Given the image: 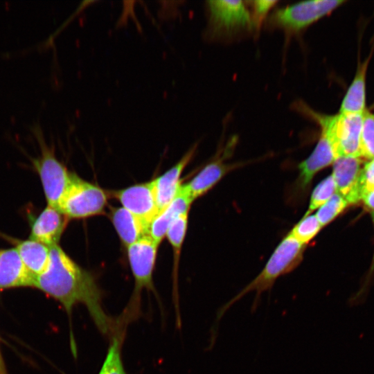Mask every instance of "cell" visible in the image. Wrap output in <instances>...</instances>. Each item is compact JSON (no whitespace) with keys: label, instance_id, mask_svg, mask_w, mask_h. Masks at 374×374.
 <instances>
[{"label":"cell","instance_id":"1","mask_svg":"<svg viewBox=\"0 0 374 374\" xmlns=\"http://www.w3.org/2000/svg\"><path fill=\"white\" fill-rule=\"evenodd\" d=\"M47 267L35 278L34 287L58 301L71 317L73 307L82 303L98 330L113 331V322L104 311L102 293L94 276L75 262L59 246L49 247Z\"/></svg>","mask_w":374,"mask_h":374},{"label":"cell","instance_id":"2","mask_svg":"<svg viewBox=\"0 0 374 374\" xmlns=\"http://www.w3.org/2000/svg\"><path fill=\"white\" fill-rule=\"evenodd\" d=\"M305 249V245L299 242L288 233L276 247L258 275L218 310L216 321L219 322L235 303L252 292L256 294L252 310H256L261 294L270 290L280 276L291 272L300 264Z\"/></svg>","mask_w":374,"mask_h":374},{"label":"cell","instance_id":"3","mask_svg":"<svg viewBox=\"0 0 374 374\" xmlns=\"http://www.w3.org/2000/svg\"><path fill=\"white\" fill-rule=\"evenodd\" d=\"M32 130L41 149L40 155L33 159V163L40 177L48 206L57 208L70 184L71 173L46 145L40 125L35 124Z\"/></svg>","mask_w":374,"mask_h":374},{"label":"cell","instance_id":"4","mask_svg":"<svg viewBox=\"0 0 374 374\" xmlns=\"http://www.w3.org/2000/svg\"><path fill=\"white\" fill-rule=\"evenodd\" d=\"M305 111L319 124L321 130L330 135L334 143L337 157H360L363 114L339 113L335 115H325L309 109Z\"/></svg>","mask_w":374,"mask_h":374},{"label":"cell","instance_id":"5","mask_svg":"<svg viewBox=\"0 0 374 374\" xmlns=\"http://www.w3.org/2000/svg\"><path fill=\"white\" fill-rule=\"evenodd\" d=\"M107 195L100 187L71 173L70 184L57 209L68 219L102 215L107 204Z\"/></svg>","mask_w":374,"mask_h":374},{"label":"cell","instance_id":"6","mask_svg":"<svg viewBox=\"0 0 374 374\" xmlns=\"http://www.w3.org/2000/svg\"><path fill=\"white\" fill-rule=\"evenodd\" d=\"M342 0H313L278 9L271 16V23L289 32H298L331 13L343 4Z\"/></svg>","mask_w":374,"mask_h":374},{"label":"cell","instance_id":"7","mask_svg":"<svg viewBox=\"0 0 374 374\" xmlns=\"http://www.w3.org/2000/svg\"><path fill=\"white\" fill-rule=\"evenodd\" d=\"M159 244L145 235L127 247V258L134 279L133 303L138 302L141 290L154 292L153 272Z\"/></svg>","mask_w":374,"mask_h":374},{"label":"cell","instance_id":"8","mask_svg":"<svg viewBox=\"0 0 374 374\" xmlns=\"http://www.w3.org/2000/svg\"><path fill=\"white\" fill-rule=\"evenodd\" d=\"M210 26L214 33L231 32L251 27V15L242 1H208Z\"/></svg>","mask_w":374,"mask_h":374},{"label":"cell","instance_id":"9","mask_svg":"<svg viewBox=\"0 0 374 374\" xmlns=\"http://www.w3.org/2000/svg\"><path fill=\"white\" fill-rule=\"evenodd\" d=\"M112 195L122 207L141 220L148 229L159 213L152 181L112 191Z\"/></svg>","mask_w":374,"mask_h":374},{"label":"cell","instance_id":"10","mask_svg":"<svg viewBox=\"0 0 374 374\" xmlns=\"http://www.w3.org/2000/svg\"><path fill=\"white\" fill-rule=\"evenodd\" d=\"M360 157L340 156L332 165V176L337 192L343 196L348 204H355L362 199L361 177L362 169Z\"/></svg>","mask_w":374,"mask_h":374},{"label":"cell","instance_id":"11","mask_svg":"<svg viewBox=\"0 0 374 374\" xmlns=\"http://www.w3.org/2000/svg\"><path fill=\"white\" fill-rule=\"evenodd\" d=\"M235 144L234 139L228 143L220 156L206 164L188 183L182 184V188L194 201L211 190L227 172L236 166L224 163Z\"/></svg>","mask_w":374,"mask_h":374},{"label":"cell","instance_id":"12","mask_svg":"<svg viewBox=\"0 0 374 374\" xmlns=\"http://www.w3.org/2000/svg\"><path fill=\"white\" fill-rule=\"evenodd\" d=\"M336 152L332 139L321 130L319 141L312 153L298 166L299 174L296 186L300 191H305L315 175L321 170L333 163Z\"/></svg>","mask_w":374,"mask_h":374},{"label":"cell","instance_id":"13","mask_svg":"<svg viewBox=\"0 0 374 374\" xmlns=\"http://www.w3.org/2000/svg\"><path fill=\"white\" fill-rule=\"evenodd\" d=\"M197 149L194 145L181 159L163 174L152 180L159 212L175 197L181 185V174L193 157Z\"/></svg>","mask_w":374,"mask_h":374},{"label":"cell","instance_id":"14","mask_svg":"<svg viewBox=\"0 0 374 374\" xmlns=\"http://www.w3.org/2000/svg\"><path fill=\"white\" fill-rule=\"evenodd\" d=\"M67 220L57 208L47 206L34 220L30 239L48 247L58 244Z\"/></svg>","mask_w":374,"mask_h":374},{"label":"cell","instance_id":"15","mask_svg":"<svg viewBox=\"0 0 374 374\" xmlns=\"http://www.w3.org/2000/svg\"><path fill=\"white\" fill-rule=\"evenodd\" d=\"M193 200L181 185L173 200L153 218L148 226V235L158 244L166 237L171 224L181 215L188 213Z\"/></svg>","mask_w":374,"mask_h":374},{"label":"cell","instance_id":"16","mask_svg":"<svg viewBox=\"0 0 374 374\" xmlns=\"http://www.w3.org/2000/svg\"><path fill=\"white\" fill-rule=\"evenodd\" d=\"M35 278L24 266L16 248L0 250V290L34 287Z\"/></svg>","mask_w":374,"mask_h":374},{"label":"cell","instance_id":"17","mask_svg":"<svg viewBox=\"0 0 374 374\" xmlns=\"http://www.w3.org/2000/svg\"><path fill=\"white\" fill-rule=\"evenodd\" d=\"M109 217L122 244L126 247L148 235V226L123 207L112 208Z\"/></svg>","mask_w":374,"mask_h":374},{"label":"cell","instance_id":"18","mask_svg":"<svg viewBox=\"0 0 374 374\" xmlns=\"http://www.w3.org/2000/svg\"><path fill=\"white\" fill-rule=\"evenodd\" d=\"M371 55L359 62L355 77L341 103V114H363L366 109V77Z\"/></svg>","mask_w":374,"mask_h":374},{"label":"cell","instance_id":"19","mask_svg":"<svg viewBox=\"0 0 374 374\" xmlns=\"http://www.w3.org/2000/svg\"><path fill=\"white\" fill-rule=\"evenodd\" d=\"M16 249L26 268L35 277L47 267L50 257L48 246L29 239L20 242Z\"/></svg>","mask_w":374,"mask_h":374},{"label":"cell","instance_id":"20","mask_svg":"<svg viewBox=\"0 0 374 374\" xmlns=\"http://www.w3.org/2000/svg\"><path fill=\"white\" fill-rule=\"evenodd\" d=\"M188 217V213L181 215L171 224L166 235L172 247L175 278L177 274L180 252L187 231Z\"/></svg>","mask_w":374,"mask_h":374},{"label":"cell","instance_id":"21","mask_svg":"<svg viewBox=\"0 0 374 374\" xmlns=\"http://www.w3.org/2000/svg\"><path fill=\"white\" fill-rule=\"evenodd\" d=\"M322 228L315 215H305L293 227L290 234L299 242L306 245Z\"/></svg>","mask_w":374,"mask_h":374},{"label":"cell","instance_id":"22","mask_svg":"<svg viewBox=\"0 0 374 374\" xmlns=\"http://www.w3.org/2000/svg\"><path fill=\"white\" fill-rule=\"evenodd\" d=\"M374 159V114L366 109L363 113L360 138V157Z\"/></svg>","mask_w":374,"mask_h":374},{"label":"cell","instance_id":"23","mask_svg":"<svg viewBox=\"0 0 374 374\" xmlns=\"http://www.w3.org/2000/svg\"><path fill=\"white\" fill-rule=\"evenodd\" d=\"M337 192L334 179L331 175L326 177L320 181L313 190L308 208L305 215L311 214L315 210L319 208Z\"/></svg>","mask_w":374,"mask_h":374},{"label":"cell","instance_id":"24","mask_svg":"<svg viewBox=\"0 0 374 374\" xmlns=\"http://www.w3.org/2000/svg\"><path fill=\"white\" fill-rule=\"evenodd\" d=\"M345 198L336 192L330 199L322 205L315 214L322 227L329 224L348 206Z\"/></svg>","mask_w":374,"mask_h":374},{"label":"cell","instance_id":"25","mask_svg":"<svg viewBox=\"0 0 374 374\" xmlns=\"http://www.w3.org/2000/svg\"><path fill=\"white\" fill-rule=\"evenodd\" d=\"M98 374H126L121 355V341L112 338L105 359Z\"/></svg>","mask_w":374,"mask_h":374},{"label":"cell","instance_id":"26","mask_svg":"<svg viewBox=\"0 0 374 374\" xmlns=\"http://www.w3.org/2000/svg\"><path fill=\"white\" fill-rule=\"evenodd\" d=\"M362 197L374 189V159L366 163L362 169L361 177Z\"/></svg>","mask_w":374,"mask_h":374},{"label":"cell","instance_id":"27","mask_svg":"<svg viewBox=\"0 0 374 374\" xmlns=\"http://www.w3.org/2000/svg\"><path fill=\"white\" fill-rule=\"evenodd\" d=\"M252 8L253 11V17L256 23H260L267 15L269 11L278 3L274 0H258L253 1Z\"/></svg>","mask_w":374,"mask_h":374},{"label":"cell","instance_id":"28","mask_svg":"<svg viewBox=\"0 0 374 374\" xmlns=\"http://www.w3.org/2000/svg\"><path fill=\"white\" fill-rule=\"evenodd\" d=\"M361 199L365 206L371 211L374 220V189L365 193Z\"/></svg>","mask_w":374,"mask_h":374},{"label":"cell","instance_id":"29","mask_svg":"<svg viewBox=\"0 0 374 374\" xmlns=\"http://www.w3.org/2000/svg\"><path fill=\"white\" fill-rule=\"evenodd\" d=\"M0 374H6L1 355H0Z\"/></svg>","mask_w":374,"mask_h":374}]
</instances>
